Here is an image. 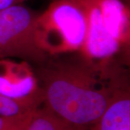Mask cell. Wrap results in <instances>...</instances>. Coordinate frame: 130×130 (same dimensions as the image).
Listing matches in <instances>:
<instances>
[{
  "label": "cell",
  "instance_id": "6da1fadb",
  "mask_svg": "<svg viewBox=\"0 0 130 130\" xmlns=\"http://www.w3.org/2000/svg\"><path fill=\"white\" fill-rule=\"evenodd\" d=\"M32 68L42 89L43 106L86 129L101 118L116 90L129 80L119 65L98 64L80 52L50 56Z\"/></svg>",
  "mask_w": 130,
  "mask_h": 130
},
{
  "label": "cell",
  "instance_id": "7a4b0ae2",
  "mask_svg": "<svg viewBox=\"0 0 130 130\" xmlns=\"http://www.w3.org/2000/svg\"><path fill=\"white\" fill-rule=\"evenodd\" d=\"M88 23L85 43L80 53L95 64L118 63L130 38V2L82 0Z\"/></svg>",
  "mask_w": 130,
  "mask_h": 130
},
{
  "label": "cell",
  "instance_id": "3957f363",
  "mask_svg": "<svg viewBox=\"0 0 130 130\" xmlns=\"http://www.w3.org/2000/svg\"><path fill=\"white\" fill-rule=\"evenodd\" d=\"M87 30V15L82 0H54L38 14V39L49 56L80 52Z\"/></svg>",
  "mask_w": 130,
  "mask_h": 130
},
{
  "label": "cell",
  "instance_id": "277c9868",
  "mask_svg": "<svg viewBox=\"0 0 130 130\" xmlns=\"http://www.w3.org/2000/svg\"><path fill=\"white\" fill-rule=\"evenodd\" d=\"M38 14L23 4L0 10V59H15L33 67L50 57L38 39Z\"/></svg>",
  "mask_w": 130,
  "mask_h": 130
},
{
  "label": "cell",
  "instance_id": "5b68a950",
  "mask_svg": "<svg viewBox=\"0 0 130 130\" xmlns=\"http://www.w3.org/2000/svg\"><path fill=\"white\" fill-rule=\"evenodd\" d=\"M15 59H0V95L31 108L43 104V92L32 67Z\"/></svg>",
  "mask_w": 130,
  "mask_h": 130
},
{
  "label": "cell",
  "instance_id": "8992f818",
  "mask_svg": "<svg viewBox=\"0 0 130 130\" xmlns=\"http://www.w3.org/2000/svg\"><path fill=\"white\" fill-rule=\"evenodd\" d=\"M88 130H130V80L116 90L102 116Z\"/></svg>",
  "mask_w": 130,
  "mask_h": 130
},
{
  "label": "cell",
  "instance_id": "52a82bcc",
  "mask_svg": "<svg viewBox=\"0 0 130 130\" xmlns=\"http://www.w3.org/2000/svg\"><path fill=\"white\" fill-rule=\"evenodd\" d=\"M25 130H86L61 119L47 108H38Z\"/></svg>",
  "mask_w": 130,
  "mask_h": 130
},
{
  "label": "cell",
  "instance_id": "ba28073f",
  "mask_svg": "<svg viewBox=\"0 0 130 130\" xmlns=\"http://www.w3.org/2000/svg\"><path fill=\"white\" fill-rule=\"evenodd\" d=\"M32 109L37 108H28L20 103L0 95V116H14Z\"/></svg>",
  "mask_w": 130,
  "mask_h": 130
},
{
  "label": "cell",
  "instance_id": "9c48e42d",
  "mask_svg": "<svg viewBox=\"0 0 130 130\" xmlns=\"http://www.w3.org/2000/svg\"><path fill=\"white\" fill-rule=\"evenodd\" d=\"M117 62L124 69L130 78V38L122 48Z\"/></svg>",
  "mask_w": 130,
  "mask_h": 130
},
{
  "label": "cell",
  "instance_id": "30bf717a",
  "mask_svg": "<svg viewBox=\"0 0 130 130\" xmlns=\"http://www.w3.org/2000/svg\"><path fill=\"white\" fill-rule=\"evenodd\" d=\"M27 0H0V10L6 9L9 7L23 4Z\"/></svg>",
  "mask_w": 130,
  "mask_h": 130
}]
</instances>
